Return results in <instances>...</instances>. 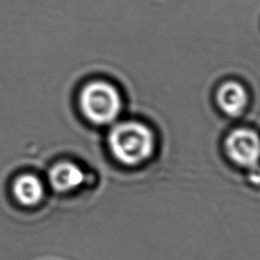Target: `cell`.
<instances>
[{"label":"cell","instance_id":"5","mask_svg":"<svg viewBox=\"0 0 260 260\" xmlns=\"http://www.w3.org/2000/svg\"><path fill=\"white\" fill-rule=\"evenodd\" d=\"M217 104L230 116L240 115L247 105V92L238 82L228 81L217 91Z\"/></svg>","mask_w":260,"mask_h":260},{"label":"cell","instance_id":"2","mask_svg":"<svg viewBox=\"0 0 260 260\" xmlns=\"http://www.w3.org/2000/svg\"><path fill=\"white\" fill-rule=\"evenodd\" d=\"M118 90L108 82L92 81L86 84L79 94L82 114L92 123L104 125L113 122L121 110Z\"/></svg>","mask_w":260,"mask_h":260},{"label":"cell","instance_id":"1","mask_svg":"<svg viewBox=\"0 0 260 260\" xmlns=\"http://www.w3.org/2000/svg\"><path fill=\"white\" fill-rule=\"evenodd\" d=\"M109 148L114 158L126 167H137L153 154L154 136L151 130L135 121L116 125L110 132Z\"/></svg>","mask_w":260,"mask_h":260},{"label":"cell","instance_id":"4","mask_svg":"<svg viewBox=\"0 0 260 260\" xmlns=\"http://www.w3.org/2000/svg\"><path fill=\"white\" fill-rule=\"evenodd\" d=\"M84 181L82 170L70 161H62L55 165L49 172L51 187L58 192H67L79 187Z\"/></svg>","mask_w":260,"mask_h":260},{"label":"cell","instance_id":"6","mask_svg":"<svg viewBox=\"0 0 260 260\" xmlns=\"http://www.w3.org/2000/svg\"><path fill=\"white\" fill-rule=\"evenodd\" d=\"M13 195L23 205H35L44 195V186L36 176L22 175L13 183Z\"/></svg>","mask_w":260,"mask_h":260},{"label":"cell","instance_id":"3","mask_svg":"<svg viewBox=\"0 0 260 260\" xmlns=\"http://www.w3.org/2000/svg\"><path fill=\"white\" fill-rule=\"evenodd\" d=\"M225 153L236 166L252 172L260 168V137L248 128L233 130L224 143Z\"/></svg>","mask_w":260,"mask_h":260}]
</instances>
